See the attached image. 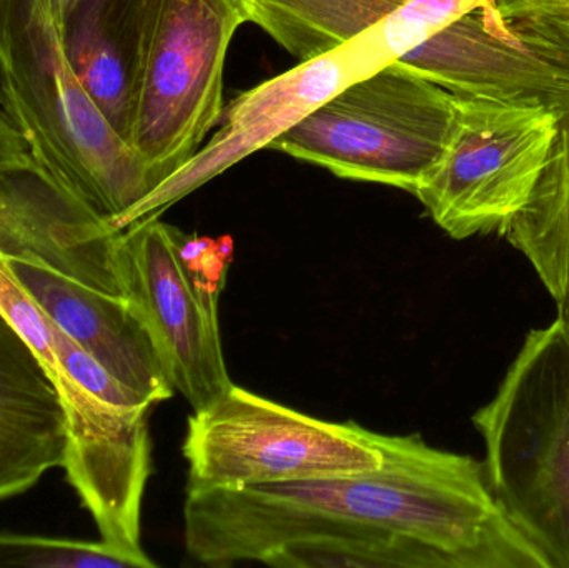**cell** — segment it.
I'll list each match as a JSON object with an SVG mask.
<instances>
[{
    "label": "cell",
    "mask_w": 569,
    "mask_h": 568,
    "mask_svg": "<svg viewBox=\"0 0 569 568\" xmlns=\"http://www.w3.org/2000/svg\"><path fill=\"white\" fill-rule=\"evenodd\" d=\"M458 97L569 100V0H490L398 60Z\"/></svg>",
    "instance_id": "obj_8"
},
{
    "label": "cell",
    "mask_w": 569,
    "mask_h": 568,
    "mask_svg": "<svg viewBox=\"0 0 569 568\" xmlns=\"http://www.w3.org/2000/svg\"><path fill=\"white\" fill-rule=\"evenodd\" d=\"M375 472L236 489L187 490V554L209 567L262 564L313 537L413 540L447 568H551L495 497L485 464L418 434L377 432Z\"/></svg>",
    "instance_id": "obj_1"
},
{
    "label": "cell",
    "mask_w": 569,
    "mask_h": 568,
    "mask_svg": "<svg viewBox=\"0 0 569 568\" xmlns=\"http://www.w3.org/2000/svg\"><path fill=\"white\" fill-rule=\"evenodd\" d=\"M232 247L230 239L187 236L159 217L133 223L120 239L126 299L146 326L170 386L193 412L233 387L219 320Z\"/></svg>",
    "instance_id": "obj_6"
},
{
    "label": "cell",
    "mask_w": 569,
    "mask_h": 568,
    "mask_svg": "<svg viewBox=\"0 0 569 568\" xmlns=\"http://www.w3.org/2000/svg\"><path fill=\"white\" fill-rule=\"evenodd\" d=\"M393 62V53L377 23L341 46L315 59L301 60L293 69L247 90L227 107L226 120L210 142L123 213L113 229L123 232L133 223L160 217L230 167L259 150L270 149L280 136L345 87Z\"/></svg>",
    "instance_id": "obj_10"
},
{
    "label": "cell",
    "mask_w": 569,
    "mask_h": 568,
    "mask_svg": "<svg viewBox=\"0 0 569 568\" xmlns=\"http://www.w3.org/2000/svg\"><path fill=\"white\" fill-rule=\"evenodd\" d=\"M187 490L236 489L375 472L377 432L328 422L233 386L187 420Z\"/></svg>",
    "instance_id": "obj_7"
},
{
    "label": "cell",
    "mask_w": 569,
    "mask_h": 568,
    "mask_svg": "<svg viewBox=\"0 0 569 568\" xmlns=\"http://www.w3.org/2000/svg\"><path fill=\"white\" fill-rule=\"evenodd\" d=\"M0 260L30 300L120 383L156 406L173 396L152 339L129 300L39 263Z\"/></svg>",
    "instance_id": "obj_12"
},
{
    "label": "cell",
    "mask_w": 569,
    "mask_h": 568,
    "mask_svg": "<svg viewBox=\"0 0 569 568\" xmlns=\"http://www.w3.org/2000/svg\"><path fill=\"white\" fill-rule=\"evenodd\" d=\"M66 410L46 366L0 309V500L62 467Z\"/></svg>",
    "instance_id": "obj_13"
},
{
    "label": "cell",
    "mask_w": 569,
    "mask_h": 568,
    "mask_svg": "<svg viewBox=\"0 0 569 568\" xmlns=\"http://www.w3.org/2000/svg\"><path fill=\"white\" fill-rule=\"evenodd\" d=\"M400 2H407V0H400Z\"/></svg>",
    "instance_id": "obj_21"
},
{
    "label": "cell",
    "mask_w": 569,
    "mask_h": 568,
    "mask_svg": "<svg viewBox=\"0 0 569 568\" xmlns=\"http://www.w3.org/2000/svg\"><path fill=\"white\" fill-rule=\"evenodd\" d=\"M0 567L150 568L106 540L83 542L10 534H0Z\"/></svg>",
    "instance_id": "obj_17"
},
{
    "label": "cell",
    "mask_w": 569,
    "mask_h": 568,
    "mask_svg": "<svg viewBox=\"0 0 569 568\" xmlns=\"http://www.w3.org/2000/svg\"><path fill=\"white\" fill-rule=\"evenodd\" d=\"M527 257L557 302L569 293V100L527 206L503 236Z\"/></svg>",
    "instance_id": "obj_15"
},
{
    "label": "cell",
    "mask_w": 569,
    "mask_h": 568,
    "mask_svg": "<svg viewBox=\"0 0 569 568\" xmlns=\"http://www.w3.org/2000/svg\"><path fill=\"white\" fill-rule=\"evenodd\" d=\"M457 97L393 62L345 87L280 136L270 149L341 179L417 192L450 143Z\"/></svg>",
    "instance_id": "obj_5"
},
{
    "label": "cell",
    "mask_w": 569,
    "mask_h": 568,
    "mask_svg": "<svg viewBox=\"0 0 569 568\" xmlns=\"http://www.w3.org/2000/svg\"><path fill=\"white\" fill-rule=\"evenodd\" d=\"M457 97L447 153L415 197L451 239L498 233L527 206L557 130L543 106Z\"/></svg>",
    "instance_id": "obj_9"
},
{
    "label": "cell",
    "mask_w": 569,
    "mask_h": 568,
    "mask_svg": "<svg viewBox=\"0 0 569 568\" xmlns=\"http://www.w3.org/2000/svg\"><path fill=\"white\" fill-rule=\"evenodd\" d=\"M136 22L129 146L156 189L220 122L227 50L246 19L237 0H137Z\"/></svg>",
    "instance_id": "obj_4"
},
{
    "label": "cell",
    "mask_w": 569,
    "mask_h": 568,
    "mask_svg": "<svg viewBox=\"0 0 569 568\" xmlns=\"http://www.w3.org/2000/svg\"><path fill=\"white\" fill-rule=\"evenodd\" d=\"M120 239L122 232L70 192L32 147L0 152V257L126 299Z\"/></svg>",
    "instance_id": "obj_11"
},
{
    "label": "cell",
    "mask_w": 569,
    "mask_h": 568,
    "mask_svg": "<svg viewBox=\"0 0 569 568\" xmlns=\"http://www.w3.org/2000/svg\"><path fill=\"white\" fill-rule=\"evenodd\" d=\"M0 90L43 166L110 227L153 189L70 67L56 0H0Z\"/></svg>",
    "instance_id": "obj_2"
},
{
    "label": "cell",
    "mask_w": 569,
    "mask_h": 568,
    "mask_svg": "<svg viewBox=\"0 0 569 568\" xmlns=\"http://www.w3.org/2000/svg\"><path fill=\"white\" fill-rule=\"evenodd\" d=\"M23 147H30L29 140L23 136L17 120L13 119L6 97L0 90V152L3 150H19Z\"/></svg>",
    "instance_id": "obj_18"
},
{
    "label": "cell",
    "mask_w": 569,
    "mask_h": 568,
    "mask_svg": "<svg viewBox=\"0 0 569 568\" xmlns=\"http://www.w3.org/2000/svg\"><path fill=\"white\" fill-rule=\"evenodd\" d=\"M69 2V0H56L57 6H63V3Z\"/></svg>",
    "instance_id": "obj_20"
},
{
    "label": "cell",
    "mask_w": 569,
    "mask_h": 568,
    "mask_svg": "<svg viewBox=\"0 0 569 568\" xmlns=\"http://www.w3.org/2000/svg\"><path fill=\"white\" fill-rule=\"evenodd\" d=\"M558 317L563 319L565 322H567L569 326V293L567 297H565L563 300L558 302Z\"/></svg>",
    "instance_id": "obj_19"
},
{
    "label": "cell",
    "mask_w": 569,
    "mask_h": 568,
    "mask_svg": "<svg viewBox=\"0 0 569 568\" xmlns=\"http://www.w3.org/2000/svg\"><path fill=\"white\" fill-rule=\"evenodd\" d=\"M137 0L57 6L63 52L93 102L129 143L137 52Z\"/></svg>",
    "instance_id": "obj_14"
},
{
    "label": "cell",
    "mask_w": 569,
    "mask_h": 568,
    "mask_svg": "<svg viewBox=\"0 0 569 568\" xmlns=\"http://www.w3.org/2000/svg\"><path fill=\"white\" fill-rule=\"evenodd\" d=\"M262 564L276 568H447L438 554L413 540L347 537L293 540Z\"/></svg>",
    "instance_id": "obj_16"
},
{
    "label": "cell",
    "mask_w": 569,
    "mask_h": 568,
    "mask_svg": "<svg viewBox=\"0 0 569 568\" xmlns=\"http://www.w3.org/2000/svg\"><path fill=\"white\" fill-rule=\"evenodd\" d=\"M485 470L508 519L569 568V326L528 333L491 402L473 416Z\"/></svg>",
    "instance_id": "obj_3"
}]
</instances>
